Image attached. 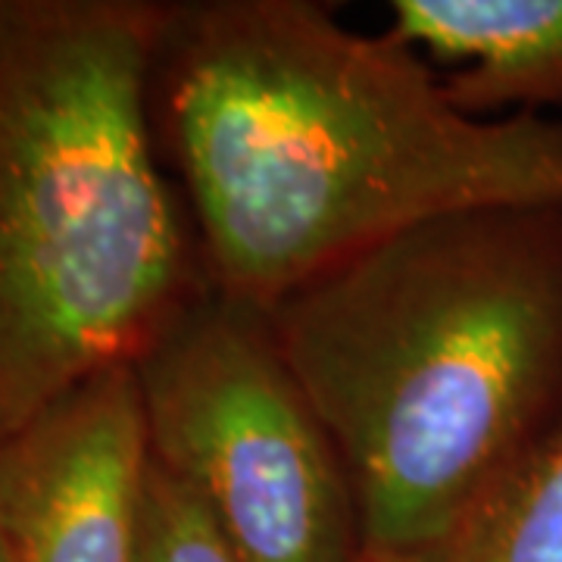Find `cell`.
<instances>
[{"instance_id": "cell-8", "label": "cell", "mask_w": 562, "mask_h": 562, "mask_svg": "<svg viewBox=\"0 0 562 562\" xmlns=\"http://www.w3.org/2000/svg\"><path fill=\"white\" fill-rule=\"evenodd\" d=\"M138 562H241L201 501L150 457Z\"/></svg>"}, {"instance_id": "cell-4", "label": "cell", "mask_w": 562, "mask_h": 562, "mask_svg": "<svg viewBox=\"0 0 562 562\" xmlns=\"http://www.w3.org/2000/svg\"><path fill=\"white\" fill-rule=\"evenodd\" d=\"M150 457L241 562H362L357 487L260 303L210 291L135 362Z\"/></svg>"}, {"instance_id": "cell-9", "label": "cell", "mask_w": 562, "mask_h": 562, "mask_svg": "<svg viewBox=\"0 0 562 562\" xmlns=\"http://www.w3.org/2000/svg\"><path fill=\"white\" fill-rule=\"evenodd\" d=\"M362 562H387V560H379V557H362Z\"/></svg>"}, {"instance_id": "cell-7", "label": "cell", "mask_w": 562, "mask_h": 562, "mask_svg": "<svg viewBox=\"0 0 562 562\" xmlns=\"http://www.w3.org/2000/svg\"><path fill=\"white\" fill-rule=\"evenodd\" d=\"M413 562H562V425Z\"/></svg>"}, {"instance_id": "cell-1", "label": "cell", "mask_w": 562, "mask_h": 562, "mask_svg": "<svg viewBox=\"0 0 562 562\" xmlns=\"http://www.w3.org/2000/svg\"><path fill=\"white\" fill-rule=\"evenodd\" d=\"M150 94L213 288L260 306L416 222L562 201V120L469 116L313 0L169 3Z\"/></svg>"}, {"instance_id": "cell-3", "label": "cell", "mask_w": 562, "mask_h": 562, "mask_svg": "<svg viewBox=\"0 0 562 562\" xmlns=\"http://www.w3.org/2000/svg\"><path fill=\"white\" fill-rule=\"evenodd\" d=\"M169 3L0 0V441L135 362L213 288L162 172Z\"/></svg>"}, {"instance_id": "cell-5", "label": "cell", "mask_w": 562, "mask_h": 562, "mask_svg": "<svg viewBox=\"0 0 562 562\" xmlns=\"http://www.w3.org/2000/svg\"><path fill=\"white\" fill-rule=\"evenodd\" d=\"M147 472L135 366L72 387L0 441L7 562H138Z\"/></svg>"}, {"instance_id": "cell-6", "label": "cell", "mask_w": 562, "mask_h": 562, "mask_svg": "<svg viewBox=\"0 0 562 562\" xmlns=\"http://www.w3.org/2000/svg\"><path fill=\"white\" fill-rule=\"evenodd\" d=\"M387 35L453 66L443 94L469 116L562 103V0H394Z\"/></svg>"}, {"instance_id": "cell-10", "label": "cell", "mask_w": 562, "mask_h": 562, "mask_svg": "<svg viewBox=\"0 0 562 562\" xmlns=\"http://www.w3.org/2000/svg\"><path fill=\"white\" fill-rule=\"evenodd\" d=\"M0 562H7V557H3V538H0Z\"/></svg>"}, {"instance_id": "cell-2", "label": "cell", "mask_w": 562, "mask_h": 562, "mask_svg": "<svg viewBox=\"0 0 562 562\" xmlns=\"http://www.w3.org/2000/svg\"><path fill=\"white\" fill-rule=\"evenodd\" d=\"M366 557L413 562L562 425V201L416 222L266 306Z\"/></svg>"}]
</instances>
